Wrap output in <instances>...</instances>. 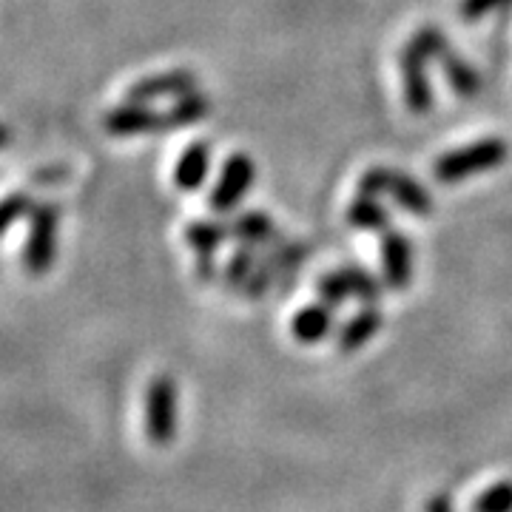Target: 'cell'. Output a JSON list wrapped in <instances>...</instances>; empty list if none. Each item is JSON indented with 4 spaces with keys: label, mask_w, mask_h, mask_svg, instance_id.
Listing matches in <instances>:
<instances>
[{
    "label": "cell",
    "mask_w": 512,
    "mask_h": 512,
    "mask_svg": "<svg viewBox=\"0 0 512 512\" xmlns=\"http://www.w3.org/2000/svg\"><path fill=\"white\" fill-rule=\"evenodd\" d=\"M359 194H367V197H390L399 208L416 214V217H430L433 208H436L433 197L427 194V188L419 180L407 177L399 168H384V165L370 168V171L362 174Z\"/></svg>",
    "instance_id": "6da1fadb"
},
{
    "label": "cell",
    "mask_w": 512,
    "mask_h": 512,
    "mask_svg": "<svg viewBox=\"0 0 512 512\" xmlns=\"http://www.w3.org/2000/svg\"><path fill=\"white\" fill-rule=\"evenodd\" d=\"M507 157H510L507 143L495 140V137H487V140L470 143L467 148L441 154L436 165H433V174L444 185L464 183L467 177H476V174H484V171H493L498 165H504Z\"/></svg>",
    "instance_id": "7a4b0ae2"
},
{
    "label": "cell",
    "mask_w": 512,
    "mask_h": 512,
    "mask_svg": "<svg viewBox=\"0 0 512 512\" xmlns=\"http://www.w3.org/2000/svg\"><path fill=\"white\" fill-rule=\"evenodd\" d=\"M57 222H60V208L55 202L35 205V211L29 217V239L23 248V268L32 276H43L52 271L57 254Z\"/></svg>",
    "instance_id": "3957f363"
},
{
    "label": "cell",
    "mask_w": 512,
    "mask_h": 512,
    "mask_svg": "<svg viewBox=\"0 0 512 512\" xmlns=\"http://www.w3.org/2000/svg\"><path fill=\"white\" fill-rule=\"evenodd\" d=\"M146 436L154 447H168L177 436V384L165 373L146 390Z\"/></svg>",
    "instance_id": "277c9868"
},
{
    "label": "cell",
    "mask_w": 512,
    "mask_h": 512,
    "mask_svg": "<svg viewBox=\"0 0 512 512\" xmlns=\"http://www.w3.org/2000/svg\"><path fill=\"white\" fill-rule=\"evenodd\" d=\"M256 183V165L251 157H245V154H231L225 163H222L220 171V180L214 185V191H211V208L217 211V214H228V211H234L239 202L245 200V194L251 191V185Z\"/></svg>",
    "instance_id": "5b68a950"
},
{
    "label": "cell",
    "mask_w": 512,
    "mask_h": 512,
    "mask_svg": "<svg viewBox=\"0 0 512 512\" xmlns=\"http://www.w3.org/2000/svg\"><path fill=\"white\" fill-rule=\"evenodd\" d=\"M382 274L384 285L390 291H407L413 282V274H416L413 239L402 231H396V228L382 231Z\"/></svg>",
    "instance_id": "8992f818"
},
{
    "label": "cell",
    "mask_w": 512,
    "mask_h": 512,
    "mask_svg": "<svg viewBox=\"0 0 512 512\" xmlns=\"http://www.w3.org/2000/svg\"><path fill=\"white\" fill-rule=\"evenodd\" d=\"M399 66H402V89H404V106L413 114H427L436 106V92L433 83L427 80V60H421L419 55H413L407 46L399 55Z\"/></svg>",
    "instance_id": "52a82bcc"
},
{
    "label": "cell",
    "mask_w": 512,
    "mask_h": 512,
    "mask_svg": "<svg viewBox=\"0 0 512 512\" xmlns=\"http://www.w3.org/2000/svg\"><path fill=\"white\" fill-rule=\"evenodd\" d=\"M103 128L114 137H134V134H154L165 131V111H154L143 103L117 106L103 117Z\"/></svg>",
    "instance_id": "ba28073f"
},
{
    "label": "cell",
    "mask_w": 512,
    "mask_h": 512,
    "mask_svg": "<svg viewBox=\"0 0 512 512\" xmlns=\"http://www.w3.org/2000/svg\"><path fill=\"white\" fill-rule=\"evenodd\" d=\"M197 92V74L191 72H165L146 77L140 83H134L126 92V103H154V100H163V97H183V94Z\"/></svg>",
    "instance_id": "9c48e42d"
},
{
    "label": "cell",
    "mask_w": 512,
    "mask_h": 512,
    "mask_svg": "<svg viewBox=\"0 0 512 512\" xmlns=\"http://www.w3.org/2000/svg\"><path fill=\"white\" fill-rule=\"evenodd\" d=\"M330 333H333V308H328L325 302L305 305V308L291 319V336L299 345L325 342Z\"/></svg>",
    "instance_id": "30bf717a"
},
{
    "label": "cell",
    "mask_w": 512,
    "mask_h": 512,
    "mask_svg": "<svg viewBox=\"0 0 512 512\" xmlns=\"http://www.w3.org/2000/svg\"><path fill=\"white\" fill-rule=\"evenodd\" d=\"M228 228H231V237L237 239L239 245H248V248H271L276 239H282L279 228L265 211H245V214H239L228 222Z\"/></svg>",
    "instance_id": "8fae6325"
},
{
    "label": "cell",
    "mask_w": 512,
    "mask_h": 512,
    "mask_svg": "<svg viewBox=\"0 0 512 512\" xmlns=\"http://www.w3.org/2000/svg\"><path fill=\"white\" fill-rule=\"evenodd\" d=\"M379 330H382V313L376 308H362L336 333V348L339 353H356L365 348L367 342H373V336Z\"/></svg>",
    "instance_id": "7c38bea8"
},
{
    "label": "cell",
    "mask_w": 512,
    "mask_h": 512,
    "mask_svg": "<svg viewBox=\"0 0 512 512\" xmlns=\"http://www.w3.org/2000/svg\"><path fill=\"white\" fill-rule=\"evenodd\" d=\"M208 171H211V146L191 143L174 165V183L183 191H197L208 180Z\"/></svg>",
    "instance_id": "4fadbf2b"
},
{
    "label": "cell",
    "mask_w": 512,
    "mask_h": 512,
    "mask_svg": "<svg viewBox=\"0 0 512 512\" xmlns=\"http://www.w3.org/2000/svg\"><path fill=\"white\" fill-rule=\"evenodd\" d=\"M441 72H444V80L447 86L458 94V97H476L481 92V74L476 72V66L470 60L458 55V52H447V55L439 60Z\"/></svg>",
    "instance_id": "5bb4252c"
},
{
    "label": "cell",
    "mask_w": 512,
    "mask_h": 512,
    "mask_svg": "<svg viewBox=\"0 0 512 512\" xmlns=\"http://www.w3.org/2000/svg\"><path fill=\"white\" fill-rule=\"evenodd\" d=\"M211 111V100L208 94L202 92H191L177 97V103L171 109L165 111V131H174V128H185L191 123H197L202 117H208Z\"/></svg>",
    "instance_id": "9a60e30c"
},
{
    "label": "cell",
    "mask_w": 512,
    "mask_h": 512,
    "mask_svg": "<svg viewBox=\"0 0 512 512\" xmlns=\"http://www.w3.org/2000/svg\"><path fill=\"white\" fill-rule=\"evenodd\" d=\"M339 276L345 279V288H348L350 299H359L365 308H376V302L382 299L384 285L376 279V276L359 268V265H345L339 268Z\"/></svg>",
    "instance_id": "2e32d148"
},
{
    "label": "cell",
    "mask_w": 512,
    "mask_h": 512,
    "mask_svg": "<svg viewBox=\"0 0 512 512\" xmlns=\"http://www.w3.org/2000/svg\"><path fill=\"white\" fill-rule=\"evenodd\" d=\"M348 222L359 231H387L390 228V214L376 197L359 194L348 205Z\"/></svg>",
    "instance_id": "e0dca14e"
},
{
    "label": "cell",
    "mask_w": 512,
    "mask_h": 512,
    "mask_svg": "<svg viewBox=\"0 0 512 512\" xmlns=\"http://www.w3.org/2000/svg\"><path fill=\"white\" fill-rule=\"evenodd\" d=\"M228 237H231L228 222L217 220L194 222V225H188V231H185V242H188V248L197 251V256H214V251H217Z\"/></svg>",
    "instance_id": "ac0fdd59"
},
{
    "label": "cell",
    "mask_w": 512,
    "mask_h": 512,
    "mask_svg": "<svg viewBox=\"0 0 512 512\" xmlns=\"http://www.w3.org/2000/svg\"><path fill=\"white\" fill-rule=\"evenodd\" d=\"M404 46H407L413 55H419L421 60H427V63H439L447 52H453L450 40H447L444 29H439V26H421L419 32L410 37Z\"/></svg>",
    "instance_id": "d6986e66"
},
{
    "label": "cell",
    "mask_w": 512,
    "mask_h": 512,
    "mask_svg": "<svg viewBox=\"0 0 512 512\" xmlns=\"http://www.w3.org/2000/svg\"><path fill=\"white\" fill-rule=\"evenodd\" d=\"M256 265H259V254H256V248H248V245H242L237 254L228 259V265H225V285L231 288V291H242V285L248 282V276L254 274Z\"/></svg>",
    "instance_id": "ffe728a7"
},
{
    "label": "cell",
    "mask_w": 512,
    "mask_h": 512,
    "mask_svg": "<svg viewBox=\"0 0 512 512\" xmlns=\"http://www.w3.org/2000/svg\"><path fill=\"white\" fill-rule=\"evenodd\" d=\"M470 512H512V481H498L473 498Z\"/></svg>",
    "instance_id": "44dd1931"
},
{
    "label": "cell",
    "mask_w": 512,
    "mask_h": 512,
    "mask_svg": "<svg viewBox=\"0 0 512 512\" xmlns=\"http://www.w3.org/2000/svg\"><path fill=\"white\" fill-rule=\"evenodd\" d=\"M32 211H35V202L29 194H12V197L0 200V237Z\"/></svg>",
    "instance_id": "7402d4cb"
},
{
    "label": "cell",
    "mask_w": 512,
    "mask_h": 512,
    "mask_svg": "<svg viewBox=\"0 0 512 512\" xmlns=\"http://www.w3.org/2000/svg\"><path fill=\"white\" fill-rule=\"evenodd\" d=\"M316 293H319V299L328 308H339V305H345L350 299L348 288H345V279L339 276V271H330V274L319 276L316 279Z\"/></svg>",
    "instance_id": "603a6c76"
},
{
    "label": "cell",
    "mask_w": 512,
    "mask_h": 512,
    "mask_svg": "<svg viewBox=\"0 0 512 512\" xmlns=\"http://www.w3.org/2000/svg\"><path fill=\"white\" fill-rule=\"evenodd\" d=\"M510 6L512 0H461L458 3V12H461V20L476 23V20L495 15V12H507Z\"/></svg>",
    "instance_id": "cb8c5ba5"
},
{
    "label": "cell",
    "mask_w": 512,
    "mask_h": 512,
    "mask_svg": "<svg viewBox=\"0 0 512 512\" xmlns=\"http://www.w3.org/2000/svg\"><path fill=\"white\" fill-rule=\"evenodd\" d=\"M197 276L205 282H214L217 279V265H214V256H197Z\"/></svg>",
    "instance_id": "d4e9b609"
},
{
    "label": "cell",
    "mask_w": 512,
    "mask_h": 512,
    "mask_svg": "<svg viewBox=\"0 0 512 512\" xmlns=\"http://www.w3.org/2000/svg\"><path fill=\"white\" fill-rule=\"evenodd\" d=\"M424 512H456L453 510V501H450V495H433V498H427V504H424Z\"/></svg>",
    "instance_id": "484cf974"
},
{
    "label": "cell",
    "mask_w": 512,
    "mask_h": 512,
    "mask_svg": "<svg viewBox=\"0 0 512 512\" xmlns=\"http://www.w3.org/2000/svg\"><path fill=\"white\" fill-rule=\"evenodd\" d=\"M9 140H12V134H9V128L0 126V151H3V148L9 146Z\"/></svg>",
    "instance_id": "4316f807"
}]
</instances>
